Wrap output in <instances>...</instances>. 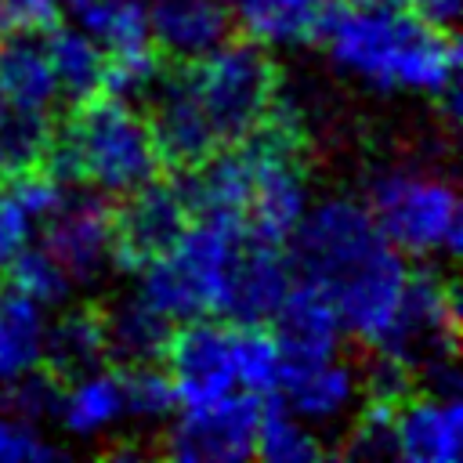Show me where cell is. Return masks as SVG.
<instances>
[{"label":"cell","instance_id":"1","mask_svg":"<svg viewBox=\"0 0 463 463\" xmlns=\"http://www.w3.org/2000/svg\"><path fill=\"white\" fill-rule=\"evenodd\" d=\"M286 242L293 279L315 286L333 304L344 333L376 347L398 311L409 268L380 235L369 206L347 195L318 199Z\"/></svg>","mask_w":463,"mask_h":463},{"label":"cell","instance_id":"2","mask_svg":"<svg viewBox=\"0 0 463 463\" xmlns=\"http://www.w3.org/2000/svg\"><path fill=\"white\" fill-rule=\"evenodd\" d=\"M318 40L336 72L380 94L438 98L459 72V47L452 33L423 22L420 14L412 18L402 7H326Z\"/></svg>","mask_w":463,"mask_h":463},{"label":"cell","instance_id":"3","mask_svg":"<svg viewBox=\"0 0 463 463\" xmlns=\"http://www.w3.org/2000/svg\"><path fill=\"white\" fill-rule=\"evenodd\" d=\"M159 148L152 137L148 119L123 98H101L83 105L69 116L47 152V170L54 177L87 181L105 195H127L159 174Z\"/></svg>","mask_w":463,"mask_h":463},{"label":"cell","instance_id":"4","mask_svg":"<svg viewBox=\"0 0 463 463\" xmlns=\"http://www.w3.org/2000/svg\"><path fill=\"white\" fill-rule=\"evenodd\" d=\"M250 232L242 217L199 213L184 224L177 242L137 268V297H145L170 322H188L203 315H221L232 271Z\"/></svg>","mask_w":463,"mask_h":463},{"label":"cell","instance_id":"5","mask_svg":"<svg viewBox=\"0 0 463 463\" xmlns=\"http://www.w3.org/2000/svg\"><path fill=\"white\" fill-rule=\"evenodd\" d=\"M369 213L380 235L402 257H456L463 239V210L456 184L427 166H394L373 177Z\"/></svg>","mask_w":463,"mask_h":463},{"label":"cell","instance_id":"6","mask_svg":"<svg viewBox=\"0 0 463 463\" xmlns=\"http://www.w3.org/2000/svg\"><path fill=\"white\" fill-rule=\"evenodd\" d=\"M184 80L221 145L250 137L264 123L271 98L279 90L275 61L253 40L217 43L213 51L195 58L192 69H184Z\"/></svg>","mask_w":463,"mask_h":463},{"label":"cell","instance_id":"7","mask_svg":"<svg viewBox=\"0 0 463 463\" xmlns=\"http://www.w3.org/2000/svg\"><path fill=\"white\" fill-rule=\"evenodd\" d=\"M459 340V297L449 279L438 271H409L398 311L373 351L402 358L420 380L456 365Z\"/></svg>","mask_w":463,"mask_h":463},{"label":"cell","instance_id":"8","mask_svg":"<svg viewBox=\"0 0 463 463\" xmlns=\"http://www.w3.org/2000/svg\"><path fill=\"white\" fill-rule=\"evenodd\" d=\"M246 141L253 152V184L242 217L250 224V235L282 246L311 206V184L300 159V134L260 123Z\"/></svg>","mask_w":463,"mask_h":463},{"label":"cell","instance_id":"9","mask_svg":"<svg viewBox=\"0 0 463 463\" xmlns=\"http://www.w3.org/2000/svg\"><path fill=\"white\" fill-rule=\"evenodd\" d=\"M264 405L250 391H235L184 412L166 427L163 452L177 463H242L253 456Z\"/></svg>","mask_w":463,"mask_h":463},{"label":"cell","instance_id":"10","mask_svg":"<svg viewBox=\"0 0 463 463\" xmlns=\"http://www.w3.org/2000/svg\"><path fill=\"white\" fill-rule=\"evenodd\" d=\"M166 376L177 391V402L203 405L239 387V362H235V326L217 318H188L166 340Z\"/></svg>","mask_w":463,"mask_h":463},{"label":"cell","instance_id":"11","mask_svg":"<svg viewBox=\"0 0 463 463\" xmlns=\"http://www.w3.org/2000/svg\"><path fill=\"white\" fill-rule=\"evenodd\" d=\"M123 199L127 203L112 213V264L137 271L177 242V235L192 221V206L181 184H166L156 177L127 192Z\"/></svg>","mask_w":463,"mask_h":463},{"label":"cell","instance_id":"12","mask_svg":"<svg viewBox=\"0 0 463 463\" xmlns=\"http://www.w3.org/2000/svg\"><path fill=\"white\" fill-rule=\"evenodd\" d=\"M43 221L40 246L65 268L72 286H90L112 268V210L101 195H65Z\"/></svg>","mask_w":463,"mask_h":463},{"label":"cell","instance_id":"13","mask_svg":"<svg viewBox=\"0 0 463 463\" xmlns=\"http://www.w3.org/2000/svg\"><path fill=\"white\" fill-rule=\"evenodd\" d=\"M275 387L282 391V405L318 430L354 416L362 398V373L340 354H322L307 362H282Z\"/></svg>","mask_w":463,"mask_h":463},{"label":"cell","instance_id":"14","mask_svg":"<svg viewBox=\"0 0 463 463\" xmlns=\"http://www.w3.org/2000/svg\"><path fill=\"white\" fill-rule=\"evenodd\" d=\"M463 445L459 391H423L394 405V456L409 463H456Z\"/></svg>","mask_w":463,"mask_h":463},{"label":"cell","instance_id":"15","mask_svg":"<svg viewBox=\"0 0 463 463\" xmlns=\"http://www.w3.org/2000/svg\"><path fill=\"white\" fill-rule=\"evenodd\" d=\"M152 137L159 148V159L174 163V166H195L203 163L213 148H221L203 105L195 101L184 72L177 76H159V83L152 87Z\"/></svg>","mask_w":463,"mask_h":463},{"label":"cell","instance_id":"16","mask_svg":"<svg viewBox=\"0 0 463 463\" xmlns=\"http://www.w3.org/2000/svg\"><path fill=\"white\" fill-rule=\"evenodd\" d=\"M289 286H293V268L289 257H282L279 242H264L250 235L232 271L221 315L239 326H260L279 311Z\"/></svg>","mask_w":463,"mask_h":463},{"label":"cell","instance_id":"17","mask_svg":"<svg viewBox=\"0 0 463 463\" xmlns=\"http://www.w3.org/2000/svg\"><path fill=\"white\" fill-rule=\"evenodd\" d=\"M148 36L177 61H195L228 40L232 11L224 0H145Z\"/></svg>","mask_w":463,"mask_h":463},{"label":"cell","instance_id":"18","mask_svg":"<svg viewBox=\"0 0 463 463\" xmlns=\"http://www.w3.org/2000/svg\"><path fill=\"white\" fill-rule=\"evenodd\" d=\"M271 318L279 326L275 344H279L282 362H307V358L340 351L344 326H340L333 304L315 286H307L300 279H293L286 300L279 304V311Z\"/></svg>","mask_w":463,"mask_h":463},{"label":"cell","instance_id":"19","mask_svg":"<svg viewBox=\"0 0 463 463\" xmlns=\"http://www.w3.org/2000/svg\"><path fill=\"white\" fill-rule=\"evenodd\" d=\"M54 420L76 441H94L112 434L119 423H127L123 373L98 365L80 376H69V387H61Z\"/></svg>","mask_w":463,"mask_h":463},{"label":"cell","instance_id":"20","mask_svg":"<svg viewBox=\"0 0 463 463\" xmlns=\"http://www.w3.org/2000/svg\"><path fill=\"white\" fill-rule=\"evenodd\" d=\"M188 170L192 174L181 181V188L195 213H232V217L246 213L250 184H253V152H250L246 137L224 152L213 148L203 163H195Z\"/></svg>","mask_w":463,"mask_h":463},{"label":"cell","instance_id":"21","mask_svg":"<svg viewBox=\"0 0 463 463\" xmlns=\"http://www.w3.org/2000/svg\"><path fill=\"white\" fill-rule=\"evenodd\" d=\"M0 94L11 109H33V112H51L58 94L43 40L33 33H11L0 36Z\"/></svg>","mask_w":463,"mask_h":463},{"label":"cell","instance_id":"22","mask_svg":"<svg viewBox=\"0 0 463 463\" xmlns=\"http://www.w3.org/2000/svg\"><path fill=\"white\" fill-rule=\"evenodd\" d=\"M101 326H105L109 354L123 365H141V362L163 358L166 340L174 333V322L137 293L109 304V311L101 315Z\"/></svg>","mask_w":463,"mask_h":463},{"label":"cell","instance_id":"23","mask_svg":"<svg viewBox=\"0 0 463 463\" xmlns=\"http://www.w3.org/2000/svg\"><path fill=\"white\" fill-rule=\"evenodd\" d=\"M232 14L260 47H300L318 40L326 0H232Z\"/></svg>","mask_w":463,"mask_h":463},{"label":"cell","instance_id":"24","mask_svg":"<svg viewBox=\"0 0 463 463\" xmlns=\"http://www.w3.org/2000/svg\"><path fill=\"white\" fill-rule=\"evenodd\" d=\"M109 358L105 347V326L101 315L90 307H69L54 322H47L43 333V362L61 380L80 376L87 369H98Z\"/></svg>","mask_w":463,"mask_h":463},{"label":"cell","instance_id":"25","mask_svg":"<svg viewBox=\"0 0 463 463\" xmlns=\"http://www.w3.org/2000/svg\"><path fill=\"white\" fill-rule=\"evenodd\" d=\"M43 51L58 83V94L83 101L94 90H101V72H105V51L87 36L80 25H47Z\"/></svg>","mask_w":463,"mask_h":463},{"label":"cell","instance_id":"26","mask_svg":"<svg viewBox=\"0 0 463 463\" xmlns=\"http://www.w3.org/2000/svg\"><path fill=\"white\" fill-rule=\"evenodd\" d=\"M43 307L18 289H0V383L43 362Z\"/></svg>","mask_w":463,"mask_h":463},{"label":"cell","instance_id":"27","mask_svg":"<svg viewBox=\"0 0 463 463\" xmlns=\"http://www.w3.org/2000/svg\"><path fill=\"white\" fill-rule=\"evenodd\" d=\"M54 141V123L51 112H33V109H11L0 116V174L18 177L25 170H36L47 163Z\"/></svg>","mask_w":463,"mask_h":463},{"label":"cell","instance_id":"28","mask_svg":"<svg viewBox=\"0 0 463 463\" xmlns=\"http://www.w3.org/2000/svg\"><path fill=\"white\" fill-rule=\"evenodd\" d=\"M76 18H80V29L94 36V43L105 54H123L152 43L145 0H98Z\"/></svg>","mask_w":463,"mask_h":463},{"label":"cell","instance_id":"29","mask_svg":"<svg viewBox=\"0 0 463 463\" xmlns=\"http://www.w3.org/2000/svg\"><path fill=\"white\" fill-rule=\"evenodd\" d=\"M322 438L315 434L311 423L293 416L286 405L282 409H264L257 423V445L253 456L268 463H315L322 456Z\"/></svg>","mask_w":463,"mask_h":463},{"label":"cell","instance_id":"30","mask_svg":"<svg viewBox=\"0 0 463 463\" xmlns=\"http://www.w3.org/2000/svg\"><path fill=\"white\" fill-rule=\"evenodd\" d=\"M7 275H11V289L25 293V297L36 300L40 307H61V304H69V297H72V279L65 275V268H61L43 246H33V242H29V246L11 260Z\"/></svg>","mask_w":463,"mask_h":463},{"label":"cell","instance_id":"31","mask_svg":"<svg viewBox=\"0 0 463 463\" xmlns=\"http://www.w3.org/2000/svg\"><path fill=\"white\" fill-rule=\"evenodd\" d=\"M123 394H127V423H145V427L163 423L177 405V391H174L170 376L163 369H156V362L127 365Z\"/></svg>","mask_w":463,"mask_h":463},{"label":"cell","instance_id":"32","mask_svg":"<svg viewBox=\"0 0 463 463\" xmlns=\"http://www.w3.org/2000/svg\"><path fill=\"white\" fill-rule=\"evenodd\" d=\"M235 362H239V387L250 394H268L279 383L282 354L275 336H268L260 326H239L235 322Z\"/></svg>","mask_w":463,"mask_h":463},{"label":"cell","instance_id":"33","mask_svg":"<svg viewBox=\"0 0 463 463\" xmlns=\"http://www.w3.org/2000/svg\"><path fill=\"white\" fill-rule=\"evenodd\" d=\"M58 398H61V376L51 373V369L33 365V369H25V373L4 380L0 409L43 423V420H54V412H58Z\"/></svg>","mask_w":463,"mask_h":463},{"label":"cell","instance_id":"34","mask_svg":"<svg viewBox=\"0 0 463 463\" xmlns=\"http://www.w3.org/2000/svg\"><path fill=\"white\" fill-rule=\"evenodd\" d=\"M163 69H159V58L148 47H137V51H123V54H105V72H101V90H109L112 98H123V101H134V98H145L152 94V87L159 83Z\"/></svg>","mask_w":463,"mask_h":463},{"label":"cell","instance_id":"35","mask_svg":"<svg viewBox=\"0 0 463 463\" xmlns=\"http://www.w3.org/2000/svg\"><path fill=\"white\" fill-rule=\"evenodd\" d=\"M61 456V445L43 434V423L0 409V463H54Z\"/></svg>","mask_w":463,"mask_h":463},{"label":"cell","instance_id":"36","mask_svg":"<svg viewBox=\"0 0 463 463\" xmlns=\"http://www.w3.org/2000/svg\"><path fill=\"white\" fill-rule=\"evenodd\" d=\"M347 456L354 459H387L394 456V405L369 398L347 430Z\"/></svg>","mask_w":463,"mask_h":463},{"label":"cell","instance_id":"37","mask_svg":"<svg viewBox=\"0 0 463 463\" xmlns=\"http://www.w3.org/2000/svg\"><path fill=\"white\" fill-rule=\"evenodd\" d=\"M412 380H416V373H412L402 358L376 351V358H373L369 369L362 373V391H365L369 398H376V402H391V405H398V402L409 394Z\"/></svg>","mask_w":463,"mask_h":463},{"label":"cell","instance_id":"38","mask_svg":"<svg viewBox=\"0 0 463 463\" xmlns=\"http://www.w3.org/2000/svg\"><path fill=\"white\" fill-rule=\"evenodd\" d=\"M36 217L18 203L11 188H0V271L11 268V260L33 242Z\"/></svg>","mask_w":463,"mask_h":463},{"label":"cell","instance_id":"39","mask_svg":"<svg viewBox=\"0 0 463 463\" xmlns=\"http://www.w3.org/2000/svg\"><path fill=\"white\" fill-rule=\"evenodd\" d=\"M58 18V0H0V36L36 33Z\"/></svg>","mask_w":463,"mask_h":463},{"label":"cell","instance_id":"40","mask_svg":"<svg viewBox=\"0 0 463 463\" xmlns=\"http://www.w3.org/2000/svg\"><path fill=\"white\" fill-rule=\"evenodd\" d=\"M409 4H416V14L438 29H452L459 22V7H463V0H409Z\"/></svg>","mask_w":463,"mask_h":463},{"label":"cell","instance_id":"41","mask_svg":"<svg viewBox=\"0 0 463 463\" xmlns=\"http://www.w3.org/2000/svg\"><path fill=\"white\" fill-rule=\"evenodd\" d=\"M90 4H98V0H58V7H65V11H72V14H80V11H87Z\"/></svg>","mask_w":463,"mask_h":463},{"label":"cell","instance_id":"42","mask_svg":"<svg viewBox=\"0 0 463 463\" xmlns=\"http://www.w3.org/2000/svg\"><path fill=\"white\" fill-rule=\"evenodd\" d=\"M354 4H369V7H405L409 0H354Z\"/></svg>","mask_w":463,"mask_h":463},{"label":"cell","instance_id":"43","mask_svg":"<svg viewBox=\"0 0 463 463\" xmlns=\"http://www.w3.org/2000/svg\"><path fill=\"white\" fill-rule=\"evenodd\" d=\"M4 112H7V101H4V94H0V116H4Z\"/></svg>","mask_w":463,"mask_h":463}]
</instances>
